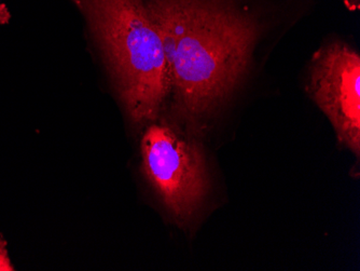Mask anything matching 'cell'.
Wrapping results in <instances>:
<instances>
[{
  "label": "cell",
  "mask_w": 360,
  "mask_h": 271,
  "mask_svg": "<svg viewBox=\"0 0 360 271\" xmlns=\"http://www.w3.org/2000/svg\"><path fill=\"white\" fill-rule=\"evenodd\" d=\"M72 1H74V0H72Z\"/></svg>",
  "instance_id": "obj_8"
},
{
  "label": "cell",
  "mask_w": 360,
  "mask_h": 271,
  "mask_svg": "<svg viewBox=\"0 0 360 271\" xmlns=\"http://www.w3.org/2000/svg\"><path fill=\"white\" fill-rule=\"evenodd\" d=\"M10 19H11V14H10L7 6L0 3V24H8Z\"/></svg>",
  "instance_id": "obj_6"
},
{
  "label": "cell",
  "mask_w": 360,
  "mask_h": 271,
  "mask_svg": "<svg viewBox=\"0 0 360 271\" xmlns=\"http://www.w3.org/2000/svg\"><path fill=\"white\" fill-rule=\"evenodd\" d=\"M74 3L86 13L129 118L139 125L155 122L171 93V75L145 0Z\"/></svg>",
  "instance_id": "obj_2"
},
{
  "label": "cell",
  "mask_w": 360,
  "mask_h": 271,
  "mask_svg": "<svg viewBox=\"0 0 360 271\" xmlns=\"http://www.w3.org/2000/svg\"><path fill=\"white\" fill-rule=\"evenodd\" d=\"M349 11L360 10V0H342Z\"/></svg>",
  "instance_id": "obj_7"
},
{
  "label": "cell",
  "mask_w": 360,
  "mask_h": 271,
  "mask_svg": "<svg viewBox=\"0 0 360 271\" xmlns=\"http://www.w3.org/2000/svg\"><path fill=\"white\" fill-rule=\"evenodd\" d=\"M0 270H13L6 250V242L4 241L1 236H0Z\"/></svg>",
  "instance_id": "obj_5"
},
{
  "label": "cell",
  "mask_w": 360,
  "mask_h": 271,
  "mask_svg": "<svg viewBox=\"0 0 360 271\" xmlns=\"http://www.w3.org/2000/svg\"><path fill=\"white\" fill-rule=\"evenodd\" d=\"M161 36L177 114L191 127L217 113L248 73L261 25L236 0H145Z\"/></svg>",
  "instance_id": "obj_1"
},
{
  "label": "cell",
  "mask_w": 360,
  "mask_h": 271,
  "mask_svg": "<svg viewBox=\"0 0 360 271\" xmlns=\"http://www.w3.org/2000/svg\"><path fill=\"white\" fill-rule=\"evenodd\" d=\"M143 171L179 224L199 210L210 190V175L200 145L167 122H151L141 143Z\"/></svg>",
  "instance_id": "obj_3"
},
{
  "label": "cell",
  "mask_w": 360,
  "mask_h": 271,
  "mask_svg": "<svg viewBox=\"0 0 360 271\" xmlns=\"http://www.w3.org/2000/svg\"><path fill=\"white\" fill-rule=\"evenodd\" d=\"M307 91L330 121L340 144L360 156V56L342 42L313 56Z\"/></svg>",
  "instance_id": "obj_4"
}]
</instances>
